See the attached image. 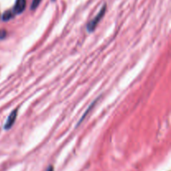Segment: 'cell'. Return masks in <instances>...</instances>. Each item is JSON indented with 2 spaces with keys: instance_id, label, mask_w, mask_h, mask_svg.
Masks as SVG:
<instances>
[{
  "instance_id": "8992f818",
  "label": "cell",
  "mask_w": 171,
  "mask_h": 171,
  "mask_svg": "<svg viewBox=\"0 0 171 171\" xmlns=\"http://www.w3.org/2000/svg\"><path fill=\"white\" fill-rule=\"evenodd\" d=\"M41 0H33L32 4H31V9L34 10L36 8H38V6L39 5Z\"/></svg>"
},
{
  "instance_id": "ba28073f",
  "label": "cell",
  "mask_w": 171,
  "mask_h": 171,
  "mask_svg": "<svg viewBox=\"0 0 171 171\" xmlns=\"http://www.w3.org/2000/svg\"><path fill=\"white\" fill-rule=\"evenodd\" d=\"M46 171H54V167H53L52 165H50V166L46 169Z\"/></svg>"
},
{
  "instance_id": "3957f363",
  "label": "cell",
  "mask_w": 171,
  "mask_h": 171,
  "mask_svg": "<svg viewBox=\"0 0 171 171\" xmlns=\"http://www.w3.org/2000/svg\"><path fill=\"white\" fill-rule=\"evenodd\" d=\"M26 7V0H16L14 8H13V12L14 13H22L25 9Z\"/></svg>"
},
{
  "instance_id": "277c9868",
  "label": "cell",
  "mask_w": 171,
  "mask_h": 171,
  "mask_svg": "<svg viewBox=\"0 0 171 171\" xmlns=\"http://www.w3.org/2000/svg\"><path fill=\"white\" fill-rule=\"evenodd\" d=\"M13 16H14V13L13 12V11H11V10H8V11H6V12L3 13V21H8V20H10L11 18H13Z\"/></svg>"
},
{
  "instance_id": "6da1fadb",
  "label": "cell",
  "mask_w": 171,
  "mask_h": 171,
  "mask_svg": "<svg viewBox=\"0 0 171 171\" xmlns=\"http://www.w3.org/2000/svg\"><path fill=\"white\" fill-rule=\"evenodd\" d=\"M105 12H106V4H104V6L102 7V8L100 9V11H99V13H98V15H97L96 17L94 18V19H92L91 21L88 23V25H87V30H88L89 32L91 33L95 29V28H96V26L99 23V21H100V20L102 19V18L104 16Z\"/></svg>"
},
{
  "instance_id": "5b68a950",
  "label": "cell",
  "mask_w": 171,
  "mask_h": 171,
  "mask_svg": "<svg viewBox=\"0 0 171 171\" xmlns=\"http://www.w3.org/2000/svg\"><path fill=\"white\" fill-rule=\"evenodd\" d=\"M98 99H95V100H94V101L93 102V103H92L91 105H90V106H89V108L87 109V110H86V111H85V114H84V115H83V116L81 117V119H80V122H79V123H78V124H77V127H78V125H79V124H80V123H81V122H82L83 120H84V119H85V118L87 116V115H88V114H89V111H90V110H91V109H93V108H94V104H95V103H96L97 100H98Z\"/></svg>"
},
{
  "instance_id": "7a4b0ae2",
  "label": "cell",
  "mask_w": 171,
  "mask_h": 171,
  "mask_svg": "<svg viewBox=\"0 0 171 171\" xmlns=\"http://www.w3.org/2000/svg\"><path fill=\"white\" fill-rule=\"evenodd\" d=\"M17 115L18 109H14V110L9 114V116L8 117L7 120H6V123L4 124V129H6V130L12 128V126L13 125V124H14L15 120H16Z\"/></svg>"
},
{
  "instance_id": "52a82bcc",
  "label": "cell",
  "mask_w": 171,
  "mask_h": 171,
  "mask_svg": "<svg viewBox=\"0 0 171 171\" xmlns=\"http://www.w3.org/2000/svg\"><path fill=\"white\" fill-rule=\"evenodd\" d=\"M6 34H7V33L5 30H0V39H4L6 37Z\"/></svg>"
}]
</instances>
